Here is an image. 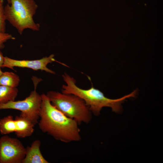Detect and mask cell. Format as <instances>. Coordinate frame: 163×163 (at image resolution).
Wrapping results in <instances>:
<instances>
[{
    "mask_svg": "<svg viewBox=\"0 0 163 163\" xmlns=\"http://www.w3.org/2000/svg\"><path fill=\"white\" fill-rule=\"evenodd\" d=\"M41 95L42 101L38 122L41 130L64 142L80 141L82 139L78 123L53 106L46 94Z\"/></svg>",
    "mask_w": 163,
    "mask_h": 163,
    "instance_id": "1",
    "label": "cell"
},
{
    "mask_svg": "<svg viewBox=\"0 0 163 163\" xmlns=\"http://www.w3.org/2000/svg\"><path fill=\"white\" fill-rule=\"evenodd\" d=\"M66 84L62 87V93L75 95L82 98L94 115L98 116L102 108L105 107L111 108L113 112L118 113L122 109L121 104L128 98L135 97L137 93L135 90L131 93L121 98L111 99L106 97L104 93L92 86L87 89H83L76 85V81L66 72L62 75Z\"/></svg>",
    "mask_w": 163,
    "mask_h": 163,
    "instance_id": "2",
    "label": "cell"
},
{
    "mask_svg": "<svg viewBox=\"0 0 163 163\" xmlns=\"http://www.w3.org/2000/svg\"><path fill=\"white\" fill-rule=\"evenodd\" d=\"M37 8L34 0H10L4 9L6 20L21 34L27 29L39 30L40 25L33 19Z\"/></svg>",
    "mask_w": 163,
    "mask_h": 163,
    "instance_id": "3",
    "label": "cell"
},
{
    "mask_svg": "<svg viewBox=\"0 0 163 163\" xmlns=\"http://www.w3.org/2000/svg\"><path fill=\"white\" fill-rule=\"evenodd\" d=\"M46 95L53 106L79 124L88 123L91 121L92 113L84 101L79 97L54 91H49Z\"/></svg>",
    "mask_w": 163,
    "mask_h": 163,
    "instance_id": "4",
    "label": "cell"
},
{
    "mask_svg": "<svg viewBox=\"0 0 163 163\" xmlns=\"http://www.w3.org/2000/svg\"><path fill=\"white\" fill-rule=\"evenodd\" d=\"M35 89L28 96L24 99L18 101H10L0 104V110L12 109L21 111V114L26 117L35 125L38 123L42 101V96Z\"/></svg>",
    "mask_w": 163,
    "mask_h": 163,
    "instance_id": "5",
    "label": "cell"
},
{
    "mask_svg": "<svg viewBox=\"0 0 163 163\" xmlns=\"http://www.w3.org/2000/svg\"><path fill=\"white\" fill-rule=\"evenodd\" d=\"M26 148L16 138L4 135L0 138V163H22Z\"/></svg>",
    "mask_w": 163,
    "mask_h": 163,
    "instance_id": "6",
    "label": "cell"
},
{
    "mask_svg": "<svg viewBox=\"0 0 163 163\" xmlns=\"http://www.w3.org/2000/svg\"><path fill=\"white\" fill-rule=\"evenodd\" d=\"M35 125L26 117L20 113L14 119L11 115L4 117L0 123V127L5 134L14 132L18 138L31 136L34 132Z\"/></svg>",
    "mask_w": 163,
    "mask_h": 163,
    "instance_id": "7",
    "label": "cell"
},
{
    "mask_svg": "<svg viewBox=\"0 0 163 163\" xmlns=\"http://www.w3.org/2000/svg\"><path fill=\"white\" fill-rule=\"evenodd\" d=\"M54 55L51 54L48 57L46 56L37 60H18L4 57V62L2 67H7L14 70L13 68L17 67L21 68H27L31 69L34 70H41L53 74H55V72L47 67V65L50 63L56 61L63 65V63L58 62L54 58Z\"/></svg>",
    "mask_w": 163,
    "mask_h": 163,
    "instance_id": "8",
    "label": "cell"
},
{
    "mask_svg": "<svg viewBox=\"0 0 163 163\" xmlns=\"http://www.w3.org/2000/svg\"><path fill=\"white\" fill-rule=\"evenodd\" d=\"M41 142L34 140L30 146L26 148L25 156L22 163H48L42 155L40 150Z\"/></svg>",
    "mask_w": 163,
    "mask_h": 163,
    "instance_id": "9",
    "label": "cell"
},
{
    "mask_svg": "<svg viewBox=\"0 0 163 163\" xmlns=\"http://www.w3.org/2000/svg\"><path fill=\"white\" fill-rule=\"evenodd\" d=\"M18 92L16 88L0 85V104L14 101Z\"/></svg>",
    "mask_w": 163,
    "mask_h": 163,
    "instance_id": "10",
    "label": "cell"
},
{
    "mask_svg": "<svg viewBox=\"0 0 163 163\" xmlns=\"http://www.w3.org/2000/svg\"><path fill=\"white\" fill-rule=\"evenodd\" d=\"M19 76L14 72H3L0 76V85L16 88L20 82Z\"/></svg>",
    "mask_w": 163,
    "mask_h": 163,
    "instance_id": "11",
    "label": "cell"
},
{
    "mask_svg": "<svg viewBox=\"0 0 163 163\" xmlns=\"http://www.w3.org/2000/svg\"><path fill=\"white\" fill-rule=\"evenodd\" d=\"M3 2L0 3V32L5 33V22L6 19Z\"/></svg>",
    "mask_w": 163,
    "mask_h": 163,
    "instance_id": "12",
    "label": "cell"
},
{
    "mask_svg": "<svg viewBox=\"0 0 163 163\" xmlns=\"http://www.w3.org/2000/svg\"><path fill=\"white\" fill-rule=\"evenodd\" d=\"M14 39L10 34L0 32V49L3 47L4 43L7 41Z\"/></svg>",
    "mask_w": 163,
    "mask_h": 163,
    "instance_id": "13",
    "label": "cell"
},
{
    "mask_svg": "<svg viewBox=\"0 0 163 163\" xmlns=\"http://www.w3.org/2000/svg\"><path fill=\"white\" fill-rule=\"evenodd\" d=\"M4 57L2 53L0 51V67H2L4 62Z\"/></svg>",
    "mask_w": 163,
    "mask_h": 163,
    "instance_id": "14",
    "label": "cell"
},
{
    "mask_svg": "<svg viewBox=\"0 0 163 163\" xmlns=\"http://www.w3.org/2000/svg\"><path fill=\"white\" fill-rule=\"evenodd\" d=\"M3 72L2 71L1 69V67H0V76L2 74Z\"/></svg>",
    "mask_w": 163,
    "mask_h": 163,
    "instance_id": "15",
    "label": "cell"
},
{
    "mask_svg": "<svg viewBox=\"0 0 163 163\" xmlns=\"http://www.w3.org/2000/svg\"><path fill=\"white\" fill-rule=\"evenodd\" d=\"M8 2V4H10V0H7Z\"/></svg>",
    "mask_w": 163,
    "mask_h": 163,
    "instance_id": "16",
    "label": "cell"
},
{
    "mask_svg": "<svg viewBox=\"0 0 163 163\" xmlns=\"http://www.w3.org/2000/svg\"><path fill=\"white\" fill-rule=\"evenodd\" d=\"M3 0H0V3L3 2Z\"/></svg>",
    "mask_w": 163,
    "mask_h": 163,
    "instance_id": "17",
    "label": "cell"
}]
</instances>
